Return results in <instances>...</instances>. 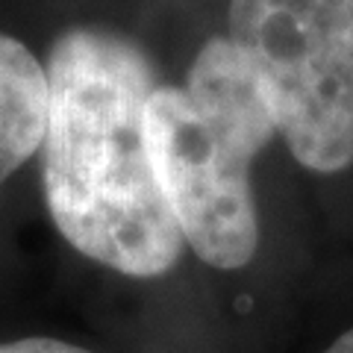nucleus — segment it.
<instances>
[{"instance_id":"20e7f679","label":"nucleus","mask_w":353,"mask_h":353,"mask_svg":"<svg viewBox=\"0 0 353 353\" xmlns=\"http://www.w3.org/2000/svg\"><path fill=\"white\" fill-rule=\"evenodd\" d=\"M48 74L12 36L0 32V185L41 148Z\"/></svg>"},{"instance_id":"f03ea898","label":"nucleus","mask_w":353,"mask_h":353,"mask_svg":"<svg viewBox=\"0 0 353 353\" xmlns=\"http://www.w3.org/2000/svg\"><path fill=\"white\" fill-rule=\"evenodd\" d=\"M277 136L256 74L230 39H209L185 85H157L145 141L183 239L206 265L245 268L259 248L250 162Z\"/></svg>"},{"instance_id":"423d86ee","label":"nucleus","mask_w":353,"mask_h":353,"mask_svg":"<svg viewBox=\"0 0 353 353\" xmlns=\"http://www.w3.org/2000/svg\"><path fill=\"white\" fill-rule=\"evenodd\" d=\"M324 353H353V330H347L345 336H339Z\"/></svg>"},{"instance_id":"7ed1b4c3","label":"nucleus","mask_w":353,"mask_h":353,"mask_svg":"<svg viewBox=\"0 0 353 353\" xmlns=\"http://www.w3.org/2000/svg\"><path fill=\"white\" fill-rule=\"evenodd\" d=\"M230 41L248 59L294 159L353 162V0H230Z\"/></svg>"},{"instance_id":"39448f33","label":"nucleus","mask_w":353,"mask_h":353,"mask_svg":"<svg viewBox=\"0 0 353 353\" xmlns=\"http://www.w3.org/2000/svg\"><path fill=\"white\" fill-rule=\"evenodd\" d=\"M0 353H92V350L68 345V341L59 339H18V341H3Z\"/></svg>"},{"instance_id":"f257e3e1","label":"nucleus","mask_w":353,"mask_h":353,"mask_svg":"<svg viewBox=\"0 0 353 353\" xmlns=\"http://www.w3.org/2000/svg\"><path fill=\"white\" fill-rule=\"evenodd\" d=\"M44 74L41 174L62 239L127 277L168 274L185 239L145 141L157 92L148 57L124 36L77 27L57 39Z\"/></svg>"}]
</instances>
